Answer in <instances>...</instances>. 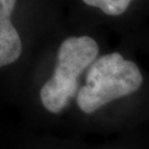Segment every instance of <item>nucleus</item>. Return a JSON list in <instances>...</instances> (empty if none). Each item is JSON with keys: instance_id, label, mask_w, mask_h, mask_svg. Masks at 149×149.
<instances>
[{"instance_id": "obj_1", "label": "nucleus", "mask_w": 149, "mask_h": 149, "mask_svg": "<svg viewBox=\"0 0 149 149\" xmlns=\"http://www.w3.org/2000/svg\"><path fill=\"white\" fill-rule=\"evenodd\" d=\"M143 84L137 64L120 53L105 54L91 65L85 85L77 94V105L85 114H92L111 102L133 94Z\"/></svg>"}, {"instance_id": "obj_2", "label": "nucleus", "mask_w": 149, "mask_h": 149, "mask_svg": "<svg viewBox=\"0 0 149 149\" xmlns=\"http://www.w3.org/2000/svg\"><path fill=\"white\" fill-rule=\"evenodd\" d=\"M98 45L90 37H70L61 43L52 77L40 91L42 105L49 112L58 114L69 105L75 95L81 74L94 63Z\"/></svg>"}, {"instance_id": "obj_3", "label": "nucleus", "mask_w": 149, "mask_h": 149, "mask_svg": "<svg viewBox=\"0 0 149 149\" xmlns=\"http://www.w3.org/2000/svg\"><path fill=\"white\" fill-rule=\"evenodd\" d=\"M17 0H0V65L16 62L22 52L21 39L11 23Z\"/></svg>"}, {"instance_id": "obj_4", "label": "nucleus", "mask_w": 149, "mask_h": 149, "mask_svg": "<svg viewBox=\"0 0 149 149\" xmlns=\"http://www.w3.org/2000/svg\"><path fill=\"white\" fill-rule=\"evenodd\" d=\"M91 7H95L108 16H119L128 9L133 0H82Z\"/></svg>"}]
</instances>
